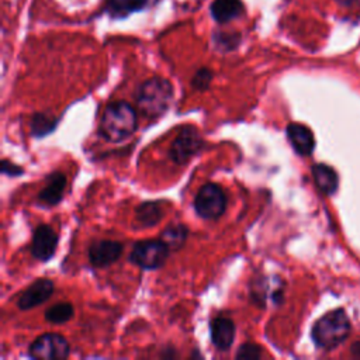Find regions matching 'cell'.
<instances>
[{"label":"cell","mask_w":360,"mask_h":360,"mask_svg":"<svg viewBox=\"0 0 360 360\" xmlns=\"http://www.w3.org/2000/svg\"><path fill=\"white\" fill-rule=\"evenodd\" d=\"M136 129V111L127 101L108 104L100 120V134L110 142H121Z\"/></svg>","instance_id":"cell-1"},{"label":"cell","mask_w":360,"mask_h":360,"mask_svg":"<svg viewBox=\"0 0 360 360\" xmlns=\"http://www.w3.org/2000/svg\"><path fill=\"white\" fill-rule=\"evenodd\" d=\"M349 333L350 321L342 308L322 315L311 329L312 342L322 350H333L347 339Z\"/></svg>","instance_id":"cell-2"},{"label":"cell","mask_w":360,"mask_h":360,"mask_svg":"<svg viewBox=\"0 0 360 360\" xmlns=\"http://www.w3.org/2000/svg\"><path fill=\"white\" fill-rule=\"evenodd\" d=\"M173 98V86L163 77H152L142 83L136 91V105L139 111L156 118L162 115L170 105Z\"/></svg>","instance_id":"cell-3"},{"label":"cell","mask_w":360,"mask_h":360,"mask_svg":"<svg viewBox=\"0 0 360 360\" xmlns=\"http://www.w3.org/2000/svg\"><path fill=\"white\" fill-rule=\"evenodd\" d=\"M169 248L162 239L139 240L134 245L129 260L145 270H155L165 264L169 256Z\"/></svg>","instance_id":"cell-4"},{"label":"cell","mask_w":360,"mask_h":360,"mask_svg":"<svg viewBox=\"0 0 360 360\" xmlns=\"http://www.w3.org/2000/svg\"><path fill=\"white\" fill-rule=\"evenodd\" d=\"M226 208V195L224 190L214 183L204 184L195 198L194 210L204 219H217L219 218Z\"/></svg>","instance_id":"cell-5"},{"label":"cell","mask_w":360,"mask_h":360,"mask_svg":"<svg viewBox=\"0 0 360 360\" xmlns=\"http://www.w3.org/2000/svg\"><path fill=\"white\" fill-rule=\"evenodd\" d=\"M202 143L198 129L193 125H184L172 142L169 156L174 163L184 165L202 149Z\"/></svg>","instance_id":"cell-6"},{"label":"cell","mask_w":360,"mask_h":360,"mask_svg":"<svg viewBox=\"0 0 360 360\" xmlns=\"http://www.w3.org/2000/svg\"><path fill=\"white\" fill-rule=\"evenodd\" d=\"M69 352V343L58 333H45L30 346V356L41 360H63Z\"/></svg>","instance_id":"cell-7"},{"label":"cell","mask_w":360,"mask_h":360,"mask_svg":"<svg viewBox=\"0 0 360 360\" xmlns=\"http://www.w3.org/2000/svg\"><path fill=\"white\" fill-rule=\"evenodd\" d=\"M56 245L58 235L49 225L41 224L35 228L31 245V253L35 259L41 262L49 260L56 250Z\"/></svg>","instance_id":"cell-8"},{"label":"cell","mask_w":360,"mask_h":360,"mask_svg":"<svg viewBox=\"0 0 360 360\" xmlns=\"http://www.w3.org/2000/svg\"><path fill=\"white\" fill-rule=\"evenodd\" d=\"M52 292H53V283L49 278H38L20 294L17 300V305L20 309L34 308L48 301Z\"/></svg>","instance_id":"cell-9"},{"label":"cell","mask_w":360,"mask_h":360,"mask_svg":"<svg viewBox=\"0 0 360 360\" xmlns=\"http://www.w3.org/2000/svg\"><path fill=\"white\" fill-rule=\"evenodd\" d=\"M122 252V245L115 240H96L89 248V262L94 267H105L114 263Z\"/></svg>","instance_id":"cell-10"},{"label":"cell","mask_w":360,"mask_h":360,"mask_svg":"<svg viewBox=\"0 0 360 360\" xmlns=\"http://www.w3.org/2000/svg\"><path fill=\"white\" fill-rule=\"evenodd\" d=\"M287 138L294 150L301 156H308L315 148V138L312 131L298 122H292L287 127Z\"/></svg>","instance_id":"cell-11"},{"label":"cell","mask_w":360,"mask_h":360,"mask_svg":"<svg viewBox=\"0 0 360 360\" xmlns=\"http://www.w3.org/2000/svg\"><path fill=\"white\" fill-rule=\"evenodd\" d=\"M211 342L219 350H228L233 343L235 325L232 319L226 316H217L210 323Z\"/></svg>","instance_id":"cell-12"},{"label":"cell","mask_w":360,"mask_h":360,"mask_svg":"<svg viewBox=\"0 0 360 360\" xmlns=\"http://www.w3.org/2000/svg\"><path fill=\"white\" fill-rule=\"evenodd\" d=\"M270 281V277H260L259 280H256L252 285V298L255 300V302L260 307H264V302L269 298V292L271 295V301L274 304H281L283 302V287H281V281L278 280L274 285Z\"/></svg>","instance_id":"cell-13"},{"label":"cell","mask_w":360,"mask_h":360,"mask_svg":"<svg viewBox=\"0 0 360 360\" xmlns=\"http://www.w3.org/2000/svg\"><path fill=\"white\" fill-rule=\"evenodd\" d=\"M65 186H66L65 174L60 172H53L46 177V184L38 195L39 201L46 205H56L62 200Z\"/></svg>","instance_id":"cell-14"},{"label":"cell","mask_w":360,"mask_h":360,"mask_svg":"<svg viewBox=\"0 0 360 360\" xmlns=\"http://www.w3.org/2000/svg\"><path fill=\"white\" fill-rule=\"evenodd\" d=\"M312 176L318 188L326 194L332 195L339 187V176L333 167L325 163H316L312 166Z\"/></svg>","instance_id":"cell-15"},{"label":"cell","mask_w":360,"mask_h":360,"mask_svg":"<svg viewBox=\"0 0 360 360\" xmlns=\"http://www.w3.org/2000/svg\"><path fill=\"white\" fill-rule=\"evenodd\" d=\"M243 11V4L240 0H214L211 6L212 17L218 22H228L239 17Z\"/></svg>","instance_id":"cell-16"},{"label":"cell","mask_w":360,"mask_h":360,"mask_svg":"<svg viewBox=\"0 0 360 360\" xmlns=\"http://www.w3.org/2000/svg\"><path fill=\"white\" fill-rule=\"evenodd\" d=\"M163 217L162 204L159 201H143L135 210L136 222L143 226H153Z\"/></svg>","instance_id":"cell-17"},{"label":"cell","mask_w":360,"mask_h":360,"mask_svg":"<svg viewBox=\"0 0 360 360\" xmlns=\"http://www.w3.org/2000/svg\"><path fill=\"white\" fill-rule=\"evenodd\" d=\"M188 235V229L183 224H173L165 228V231L160 233V239L166 243V246L172 250L180 249Z\"/></svg>","instance_id":"cell-18"},{"label":"cell","mask_w":360,"mask_h":360,"mask_svg":"<svg viewBox=\"0 0 360 360\" xmlns=\"http://www.w3.org/2000/svg\"><path fill=\"white\" fill-rule=\"evenodd\" d=\"M149 0H107L110 14L115 17H124L129 13L141 10Z\"/></svg>","instance_id":"cell-19"},{"label":"cell","mask_w":360,"mask_h":360,"mask_svg":"<svg viewBox=\"0 0 360 360\" xmlns=\"http://www.w3.org/2000/svg\"><path fill=\"white\" fill-rule=\"evenodd\" d=\"M73 316V307L69 302H59L45 311V319L51 323H63Z\"/></svg>","instance_id":"cell-20"},{"label":"cell","mask_w":360,"mask_h":360,"mask_svg":"<svg viewBox=\"0 0 360 360\" xmlns=\"http://www.w3.org/2000/svg\"><path fill=\"white\" fill-rule=\"evenodd\" d=\"M56 127V120L52 115L37 112L31 121V132L35 136H44L52 132Z\"/></svg>","instance_id":"cell-21"},{"label":"cell","mask_w":360,"mask_h":360,"mask_svg":"<svg viewBox=\"0 0 360 360\" xmlns=\"http://www.w3.org/2000/svg\"><path fill=\"white\" fill-rule=\"evenodd\" d=\"M211 79H212L211 72H210L208 69L202 68V69H200V70L194 75L191 83H193V87H195V89H198V90H204V89H207V87L210 86Z\"/></svg>","instance_id":"cell-22"},{"label":"cell","mask_w":360,"mask_h":360,"mask_svg":"<svg viewBox=\"0 0 360 360\" xmlns=\"http://www.w3.org/2000/svg\"><path fill=\"white\" fill-rule=\"evenodd\" d=\"M260 356H262V349L253 343L242 345L236 353L238 359H259Z\"/></svg>","instance_id":"cell-23"},{"label":"cell","mask_w":360,"mask_h":360,"mask_svg":"<svg viewBox=\"0 0 360 360\" xmlns=\"http://www.w3.org/2000/svg\"><path fill=\"white\" fill-rule=\"evenodd\" d=\"M1 172H3L4 174H8V176H13V177H14V176L22 174L24 170H22L20 166L11 163L10 160L3 159V160H1Z\"/></svg>","instance_id":"cell-24"}]
</instances>
